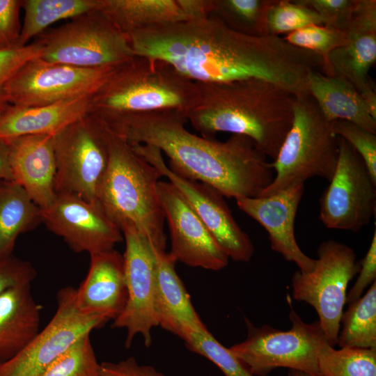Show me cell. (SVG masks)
I'll return each instance as SVG.
<instances>
[{
    "mask_svg": "<svg viewBox=\"0 0 376 376\" xmlns=\"http://www.w3.org/2000/svg\"><path fill=\"white\" fill-rule=\"evenodd\" d=\"M127 38L134 56L165 62L197 83L255 78L301 95L308 93L309 72L323 65L318 54L289 44L283 37L243 34L214 14L146 27Z\"/></svg>",
    "mask_w": 376,
    "mask_h": 376,
    "instance_id": "6da1fadb",
    "label": "cell"
},
{
    "mask_svg": "<svg viewBox=\"0 0 376 376\" xmlns=\"http://www.w3.org/2000/svg\"><path fill=\"white\" fill-rule=\"evenodd\" d=\"M129 143L155 146L176 174L210 185L227 198L258 197L272 182L271 162L250 138L233 134L225 141L188 131L177 110L95 114Z\"/></svg>",
    "mask_w": 376,
    "mask_h": 376,
    "instance_id": "7a4b0ae2",
    "label": "cell"
},
{
    "mask_svg": "<svg viewBox=\"0 0 376 376\" xmlns=\"http://www.w3.org/2000/svg\"><path fill=\"white\" fill-rule=\"evenodd\" d=\"M197 84L198 102L185 116L202 136L219 132L245 136L266 157H276L292 124L295 95L255 78Z\"/></svg>",
    "mask_w": 376,
    "mask_h": 376,
    "instance_id": "3957f363",
    "label": "cell"
},
{
    "mask_svg": "<svg viewBox=\"0 0 376 376\" xmlns=\"http://www.w3.org/2000/svg\"><path fill=\"white\" fill-rule=\"evenodd\" d=\"M107 129L109 163L98 187L97 202L120 229L130 222L156 249L166 251L165 217L157 192L162 176L127 141Z\"/></svg>",
    "mask_w": 376,
    "mask_h": 376,
    "instance_id": "277c9868",
    "label": "cell"
},
{
    "mask_svg": "<svg viewBox=\"0 0 376 376\" xmlns=\"http://www.w3.org/2000/svg\"><path fill=\"white\" fill-rule=\"evenodd\" d=\"M198 84L159 60L134 56L117 65L92 95L91 113L99 115L177 110L198 102Z\"/></svg>",
    "mask_w": 376,
    "mask_h": 376,
    "instance_id": "5b68a950",
    "label": "cell"
},
{
    "mask_svg": "<svg viewBox=\"0 0 376 376\" xmlns=\"http://www.w3.org/2000/svg\"><path fill=\"white\" fill-rule=\"evenodd\" d=\"M332 122L308 93L294 96L292 126L271 163L274 179L258 197L271 196L315 177L330 181L339 155L338 136L333 132Z\"/></svg>",
    "mask_w": 376,
    "mask_h": 376,
    "instance_id": "8992f818",
    "label": "cell"
},
{
    "mask_svg": "<svg viewBox=\"0 0 376 376\" xmlns=\"http://www.w3.org/2000/svg\"><path fill=\"white\" fill-rule=\"evenodd\" d=\"M291 328L283 331L267 324L255 327L244 317L246 339L229 347L253 375L267 376L277 368H288L309 376H321L318 355L328 345L319 321L304 322L292 309Z\"/></svg>",
    "mask_w": 376,
    "mask_h": 376,
    "instance_id": "52a82bcc",
    "label": "cell"
},
{
    "mask_svg": "<svg viewBox=\"0 0 376 376\" xmlns=\"http://www.w3.org/2000/svg\"><path fill=\"white\" fill-rule=\"evenodd\" d=\"M40 58L50 63L81 68L116 65L134 53L127 36L99 8L41 33Z\"/></svg>",
    "mask_w": 376,
    "mask_h": 376,
    "instance_id": "ba28073f",
    "label": "cell"
},
{
    "mask_svg": "<svg viewBox=\"0 0 376 376\" xmlns=\"http://www.w3.org/2000/svg\"><path fill=\"white\" fill-rule=\"evenodd\" d=\"M56 163L55 192L97 202L109 163L107 129L90 113L53 135Z\"/></svg>",
    "mask_w": 376,
    "mask_h": 376,
    "instance_id": "9c48e42d",
    "label": "cell"
},
{
    "mask_svg": "<svg viewBox=\"0 0 376 376\" xmlns=\"http://www.w3.org/2000/svg\"><path fill=\"white\" fill-rule=\"evenodd\" d=\"M317 253L312 271L298 270L292 275V297L315 308L329 345L334 347L338 343L347 288L361 265L352 248L333 240L320 243Z\"/></svg>",
    "mask_w": 376,
    "mask_h": 376,
    "instance_id": "30bf717a",
    "label": "cell"
},
{
    "mask_svg": "<svg viewBox=\"0 0 376 376\" xmlns=\"http://www.w3.org/2000/svg\"><path fill=\"white\" fill-rule=\"evenodd\" d=\"M334 173L320 199V219L329 229L358 231L376 214V182L354 149L338 136Z\"/></svg>",
    "mask_w": 376,
    "mask_h": 376,
    "instance_id": "8fae6325",
    "label": "cell"
},
{
    "mask_svg": "<svg viewBox=\"0 0 376 376\" xmlns=\"http://www.w3.org/2000/svg\"><path fill=\"white\" fill-rule=\"evenodd\" d=\"M116 65L81 68L35 58L25 63L7 84L8 103L30 107L93 95Z\"/></svg>",
    "mask_w": 376,
    "mask_h": 376,
    "instance_id": "7c38bea8",
    "label": "cell"
},
{
    "mask_svg": "<svg viewBox=\"0 0 376 376\" xmlns=\"http://www.w3.org/2000/svg\"><path fill=\"white\" fill-rule=\"evenodd\" d=\"M75 293L71 286L58 291L56 310L49 323L19 353L0 362V376H40L79 339L107 322L81 312Z\"/></svg>",
    "mask_w": 376,
    "mask_h": 376,
    "instance_id": "4fadbf2b",
    "label": "cell"
},
{
    "mask_svg": "<svg viewBox=\"0 0 376 376\" xmlns=\"http://www.w3.org/2000/svg\"><path fill=\"white\" fill-rule=\"evenodd\" d=\"M129 144L178 189L229 258L237 262H249L251 259L253 244L236 222L223 195L208 185L185 178L172 171L166 164L162 152L155 146Z\"/></svg>",
    "mask_w": 376,
    "mask_h": 376,
    "instance_id": "5bb4252c",
    "label": "cell"
},
{
    "mask_svg": "<svg viewBox=\"0 0 376 376\" xmlns=\"http://www.w3.org/2000/svg\"><path fill=\"white\" fill-rule=\"evenodd\" d=\"M125 241L123 253L127 301L123 313L113 321L112 327L124 329L125 345L131 346L141 335L146 346L151 344V331L157 327L155 311L157 258L155 247L132 224L121 226Z\"/></svg>",
    "mask_w": 376,
    "mask_h": 376,
    "instance_id": "9a60e30c",
    "label": "cell"
},
{
    "mask_svg": "<svg viewBox=\"0 0 376 376\" xmlns=\"http://www.w3.org/2000/svg\"><path fill=\"white\" fill-rule=\"evenodd\" d=\"M40 210L42 223L76 253L91 255L109 251L123 239L120 227L97 202L58 193L52 202Z\"/></svg>",
    "mask_w": 376,
    "mask_h": 376,
    "instance_id": "2e32d148",
    "label": "cell"
},
{
    "mask_svg": "<svg viewBox=\"0 0 376 376\" xmlns=\"http://www.w3.org/2000/svg\"><path fill=\"white\" fill-rule=\"evenodd\" d=\"M157 192L170 230L169 253L192 267H226L229 258L178 189L169 181H159Z\"/></svg>",
    "mask_w": 376,
    "mask_h": 376,
    "instance_id": "e0dca14e",
    "label": "cell"
},
{
    "mask_svg": "<svg viewBox=\"0 0 376 376\" xmlns=\"http://www.w3.org/2000/svg\"><path fill=\"white\" fill-rule=\"evenodd\" d=\"M304 190V183L298 182L271 196L235 200L240 210L265 229L272 250L295 263L299 271L309 272L316 260L301 251L295 235V221Z\"/></svg>",
    "mask_w": 376,
    "mask_h": 376,
    "instance_id": "ac0fdd59",
    "label": "cell"
},
{
    "mask_svg": "<svg viewBox=\"0 0 376 376\" xmlns=\"http://www.w3.org/2000/svg\"><path fill=\"white\" fill-rule=\"evenodd\" d=\"M347 42L329 56V76H338L361 93L375 87L369 71L376 61V1L360 0L345 30Z\"/></svg>",
    "mask_w": 376,
    "mask_h": 376,
    "instance_id": "d6986e66",
    "label": "cell"
},
{
    "mask_svg": "<svg viewBox=\"0 0 376 376\" xmlns=\"http://www.w3.org/2000/svg\"><path fill=\"white\" fill-rule=\"evenodd\" d=\"M90 258L87 275L76 289L77 306L84 314L113 321L127 301L123 255L113 249Z\"/></svg>",
    "mask_w": 376,
    "mask_h": 376,
    "instance_id": "ffe728a7",
    "label": "cell"
},
{
    "mask_svg": "<svg viewBox=\"0 0 376 376\" xmlns=\"http://www.w3.org/2000/svg\"><path fill=\"white\" fill-rule=\"evenodd\" d=\"M6 141L13 180L40 208L47 207L56 196L53 136L26 135Z\"/></svg>",
    "mask_w": 376,
    "mask_h": 376,
    "instance_id": "44dd1931",
    "label": "cell"
},
{
    "mask_svg": "<svg viewBox=\"0 0 376 376\" xmlns=\"http://www.w3.org/2000/svg\"><path fill=\"white\" fill-rule=\"evenodd\" d=\"M155 311L157 325L183 340L192 333L207 330L175 271L177 261L166 251L155 248Z\"/></svg>",
    "mask_w": 376,
    "mask_h": 376,
    "instance_id": "7402d4cb",
    "label": "cell"
},
{
    "mask_svg": "<svg viewBox=\"0 0 376 376\" xmlns=\"http://www.w3.org/2000/svg\"><path fill=\"white\" fill-rule=\"evenodd\" d=\"M92 95L53 104L21 107L8 106L0 118V139L26 135H50L89 114Z\"/></svg>",
    "mask_w": 376,
    "mask_h": 376,
    "instance_id": "603a6c76",
    "label": "cell"
},
{
    "mask_svg": "<svg viewBox=\"0 0 376 376\" xmlns=\"http://www.w3.org/2000/svg\"><path fill=\"white\" fill-rule=\"evenodd\" d=\"M40 311L31 284L11 288L0 295V362L19 353L39 332Z\"/></svg>",
    "mask_w": 376,
    "mask_h": 376,
    "instance_id": "cb8c5ba5",
    "label": "cell"
},
{
    "mask_svg": "<svg viewBox=\"0 0 376 376\" xmlns=\"http://www.w3.org/2000/svg\"><path fill=\"white\" fill-rule=\"evenodd\" d=\"M306 86L308 94L329 121L347 120L376 134V120L347 80L314 70L307 77Z\"/></svg>",
    "mask_w": 376,
    "mask_h": 376,
    "instance_id": "d4e9b609",
    "label": "cell"
},
{
    "mask_svg": "<svg viewBox=\"0 0 376 376\" xmlns=\"http://www.w3.org/2000/svg\"><path fill=\"white\" fill-rule=\"evenodd\" d=\"M40 223V208L13 180H0V259L13 255L18 236Z\"/></svg>",
    "mask_w": 376,
    "mask_h": 376,
    "instance_id": "484cf974",
    "label": "cell"
},
{
    "mask_svg": "<svg viewBox=\"0 0 376 376\" xmlns=\"http://www.w3.org/2000/svg\"><path fill=\"white\" fill-rule=\"evenodd\" d=\"M98 8L127 36L146 27L187 20L178 0H100Z\"/></svg>",
    "mask_w": 376,
    "mask_h": 376,
    "instance_id": "4316f807",
    "label": "cell"
},
{
    "mask_svg": "<svg viewBox=\"0 0 376 376\" xmlns=\"http://www.w3.org/2000/svg\"><path fill=\"white\" fill-rule=\"evenodd\" d=\"M99 6L100 0H24L22 8L24 16L17 47L26 46L56 22L71 19Z\"/></svg>",
    "mask_w": 376,
    "mask_h": 376,
    "instance_id": "83f0119b",
    "label": "cell"
},
{
    "mask_svg": "<svg viewBox=\"0 0 376 376\" xmlns=\"http://www.w3.org/2000/svg\"><path fill=\"white\" fill-rule=\"evenodd\" d=\"M338 336L340 348L376 349V281L343 313Z\"/></svg>",
    "mask_w": 376,
    "mask_h": 376,
    "instance_id": "f1b7e54d",
    "label": "cell"
},
{
    "mask_svg": "<svg viewBox=\"0 0 376 376\" xmlns=\"http://www.w3.org/2000/svg\"><path fill=\"white\" fill-rule=\"evenodd\" d=\"M276 0H214L213 14L230 29L249 36L269 35L267 17Z\"/></svg>",
    "mask_w": 376,
    "mask_h": 376,
    "instance_id": "f546056e",
    "label": "cell"
},
{
    "mask_svg": "<svg viewBox=\"0 0 376 376\" xmlns=\"http://www.w3.org/2000/svg\"><path fill=\"white\" fill-rule=\"evenodd\" d=\"M321 376H376V349L327 345L318 355Z\"/></svg>",
    "mask_w": 376,
    "mask_h": 376,
    "instance_id": "4dcf8cb0",
    "label": "cell"
},
{
    "mask_svg": "<svg viewBox=\"0 0 376 376\" xmlns=\"http://www.w3.org/2000/svg\"><path fill=\"white\" fill-rule=\"evenodd\" d=\"M290 45L318 54L322 60L321 72L329 76V54L347 42L345 31L324 24H313L283 37Z\"/></svg>",
    "mask_w": 376,
    "mask_h": 376,
    "instance_id": "1f68e13d",
    "label": "cell"
},
{
    "mask_svg": "<svg viewBox=\"0 0 376 376\" xmlns=\"http://www.w3.org/2000/svg\"><path fill=\"white\" fill-rule=\"evenodd\" d=\"M100 363L87 334L58 357L40 376H100Z\"/></svg>",
    "mask_w": 376,
    "mask_h": 376,
    "instance_id": "d6a6232c",
    "label": "cell"
},
{
    "mask_svg": "<svg viewBox=\"0 0 376 376\" xmlns=\"http://www.w3.org/2000/svg\"><path fill=\"white\" fill-rule=\"evenodd\" d=\"M313 24H324L319 14L298 0H276L267 17L269 34H289Z\"/></svg>",
    "mask_w": 376,
    "mask_h": 376,
    "instance_id": "836d02e7",
    "label": "cell"
},
{
    "mask_svg": "<svg viewBox=\"0 0 376 376\" xmlns=\"http://www.w3.org/2000/svg\"><path fill=\"white\" fill-rule=\"evenodd\" d=\"M184 341L188 350L210 360L225 376H253L208 330L192 333Z\"/></svg>",
    "mask_w": 376,
    "mask_h": 376,
    "instance_id": "e575fe53",
    "label": "cell"
},
{
    "mask_svg": "<svg viewBox=\"0 0 376 376\" xmlns=\"http://www.w3.org/2000/svg\"><path fill=\"white\" fill-rule=\"evenodd\" d=\"M332 129L337 136L343 138L359 154L376 182V134L347 120L333 121Z\"/></svg>",
    "mask_w": 376,
    "mask_h": 376,
    "instance_id": "d590c367",
    "label": "cell"
},
{
    "mask_svg": "<svg viewBox=\"0 0 376 376\" xmlns=\"http://www.w3.org/2000/svg\"><path fill=\"white\" fill-rule=\"evenodd\" d=\"M43 45L40 40L24 47L0 50V109H5L8 103L6 87L15 74L28 61L40 57Z\"/></svg>",
    "mask_w": 376,
    "mask_h": 376,
    "instance_id": "8d00e7d4",
    "label": "cell"
},
{
    "mask_svg": "<svg viewBox=\"0 0 376 376\" xmlns=\"http://www.w3.org/2000/svg\"><path fill=\"white\" fill-rule=\"evenodd\" d=\"M317 12L324 25L345 31L360 0H298Z\"/></svg>",
    "mask_w": 376,
    "mask_h": 376,
    "instance_id": "74e56055",
    "label": "cell"
},
{
    "mask_svg": "<svg viewBox=\"0 0 376 376\" xmlns=\"http://www.w3.org/2000/svg\"><path fill=\"white\" fill-rule=\"evenodd\" d=\"M36 270L29 261L13 254L0 259V295L16 286L31 284Z\"/></svg>",
    "mask_w": 376,
    "mask_h": 376,
    "instance_id": "f35d334b",
    "label": "cell"
},
{
    "mask_svg": "<svg viewBox=\"0 0 376 376\" xmlns=\"http://www.w3.org/2000/svg\"><path fill=\"white\" fill-rule=\"evenodd\" d=\"M22 5L21 0H0V50L18 47Z\"/></svg>",
    "mask_w": 376,
    "mask_h": 376,
    "instance_id": "ab89813d",
    "label": "cell"
},
{
    "mask_svg": "<svg viewBox=\"0 0 376 376\" xmlns=\"http://www.w3.org/2000/svg\"><path fill=\"white\" fill-rule=\"evenodd\" d=\"M361 268L358 278L346 297V303L357 300L363 290L376 279V230L375 229L370 245L360 261Z\"/></svg>",
    "mask_w": 376,
    "mask_h": 376,
    "instance_id": "60d3db41",
    "label": "cell"
},
{
    "mask_svg": "<svg viewBox=\"0 0 376 376\" xmlns=\"http://www.w3.org/2000/svg\"><path fill=\"white\" fill-rule=\"evenodd\" d=\"M100 376H166L155 368L138 363L130 357L117 362L100 363Z\"/></svg>",
    "mask_w": 376,
    "mask_h": 376,
    "instance_id": "b9f144b4",
    "label": "cell"
},
{
    "mask_svg": "<svg viewBox=\"0 0 376 376\" xmlns=\"http://www.w3.org/2000/svg\"><path fill=\"white\" fill-rule=\"evenodd\" d=\"M187 20L207 18L214 10V0H178Z\"/></svg>",
    "mask_w": 376,
    "mask_h": 376,
    "instance_id": "7bdbcfd3",
    "label": "cell"
},
{
    "mask_svg": "<svg viewBox=\"0 0 376 376\" xmlns=\"http://www.w3.org/2000/svg\"><path fill=\"white\" fill-rule=\"evenodd\" d=\"M8 152L6 141L0 139V180H13L9 165Z\"/></svg>",
    "mask_w": 376,
    "mask_h": 376,
    "instance_id": "ee69618b",
    "label": "cell"
},
{
    "mask_svg": "<svg viewBox=\"0 0 376 376\" xmlns=\"http://www.w3.org/2000/svg\"><path fill=\"white\" fill-rule=\"evenodd\" d=\"M288 375L289 376H309L306 375V373H304L302 372H299L297 370H290Z\"/></svg>",
    "mask_w": 376,
    "mask_h": 376,
    "instance_id": "f6af8a7d",
    "label": "cell"
},
{
    "mask_svg": "<svg viewBox=\"0 0 376 376\" xmlns=\"http://www.w3.org/2000/svg\"><path fill=\"white\" fill-rule=\"evenodd\" d=\"M6 109H0V118H1V117L2 116L3 113V111H4Z\"/></svg>",
    "mask_w": 376,
    "mask_h": 376,
    "instance_id": "bcb514c9",
    "label": "cell"
}]
</instances>
